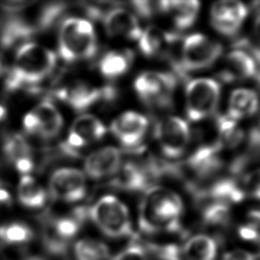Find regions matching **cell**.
Here are the masks:
<instances>
[{"label":"cell","instance_id":"cell-1","mask_svg":"<svg viewBox=\"0 0 260 260\" xmlns=\"http://www.w3.org/2000/svg\"><path fill=\"white\" fill-rule=\"evenodd\" d=\"M183 213L181 198L173 191L151 186L141 201L139 225L145 235L159 233L183 234L180 217Z\"/></svg>","mask_w":260,"mask_h":260},{"label":"cell","instance_id":"cell-2","mask_svg":"<svg viewBox=\"0 0 260 260\" xmlns=\"http://www.w3.org/2000/svg\"><path fill=\"white\" fill-rule=\"evenodd\" d=\"M56 62V55L51 50L35 43H25L19 46L14 67L7 76V91L28 88L38 91V85L52 74Z\"/></svg>","mask_w":260,"mask_h":260},{"label":"cell","instance_id":"cell-3","mask_svg":"<svg viewBox=\"0 0 260 260\" xmlns=\"http://www.w3.org/2000/svg\"><path fill=\"white\" fill-rule=\"evenodd\" d=\"M97 39L91 22L83 18H68L60 25L58 50L62 60L75 62L90 59L97 52Z\"/></svg>","mask_w":260,"mask_h":260},{"label":"cell","instance_id":"cell-4","mask_svg":"<svg viewBox=\"0 0 260 260\" xmlns=\"http://www.w3.org/2000/svg\"><path fill=\"white\" fill-rule=\"evenodd\" d=\"M88 218L110 238L117 239L133 235L129 210L114 196L101 197L88 209Z\"/></svg>","mask_w":260,"mask_h":260},{"label":"cell","instance_id":"cell-5","mask_svg":"<svg viewBox=\"0 0 260 260\" xmlns=\"http://www.w3.org/2000/svg\"><path fill=\"white\" fill-rule=\"evenodd\" d=\"M223 47L219 43L199 33L184 39L178 70L180 73L207 69L219 59Z\"/></svg>","mask_w":260,"mask_h":260},{"label":"cell","instance_id":"cell-6","mask_svg":"<svg viewBox=\"0 0 260 260\" xmlns=\"http://www.w3.org/2000/svg\"><path fill=\"white\" fill-rule=\"evenodd\" d=\"M221 88L211 78L190 81L186 88V111L188 119L197 122L211 116L217 109Z\"/></svg>","mask_w":260,"mask_h":260},{"label":"cell","instance_id":"cell-7","mask_svg":"<svg viewBox=\"0 0 260 260\" xmlns=\"http://www.w3.org/2000/svg\"><path fill=\"white\" fill-rule=\"evenodd\" d=\"M176 79L173 75L156 71L141 73L134 82V89L148 106L166 109L172 105Z\"/></svg>","mask_w":260,"mask_h":260},{"label":"cell","instance_id":"cell-8","mask_svg":"<svg viewBox=\"0 0 260 260\" xmlns=\"http://www.w3.org/2000/svg\"><path fill=\"white\" fill-rule=\"evenodd\" d=\"M155 137L166 157L178 158L186 151L189 143V126L185 120L168 116L156 123Z\"/></svg>","mask_w":260,"mask_h":260},{"label":"cell","instance_id":"cell-9","mask_svg":"<svg viewBox=\"0 0 260 260\" xmlns=\"http://www.w3.org/2000/svg\"><path fill=\"white\" fill-rule=\"evenodd\" d=\"M49 192L54 200L65 203L83 200L87 192L84 173L70 167L56 170L50 178Z\"/></svg>","mask_w":260,"mask_h":260},{"label":"cell","instance_id":"cell-10","mask_svg":"<svg viewBox=\"0 0 260 260\" xmlns=\"http://www.w3.org/2000/svg\"><path fill=\"white\" fill-rule=\"evenodd\" d=\"M248 15V7L238 1H219L211 7V24L225 37L238 34Z\"/></svg>","mask_w":260,"mask_h":260},{"label":"cell","instance_id":"cell-11","mask_svg":"<svg viewBox=\"0 0 260 260\" xmlns=\"http://www.w3.org/2000/svg\"><path fill=\"white\" fill-rule=\"evenodd\" d=\"M106 132L105 125L96 116L82 115L72 123L63 149L68 154L74 155L79 148L102 140Z\"/></svg>","mask_w":260,"mask_h":260},{"label":"cell","instance_id":"cell-12","mask_svg":"<svg viewBox=\"0 0 260 260\" xmlns=\"http://www.w3.org/2000/svg\"><path fill=\"white\" fill-rule=\"evenodd\" d=\"M148 127L147 117L140 113H123L111 123L113 135L125 148H136L143 141Z\"/></svg>","mask_w":260,"mask_h":260},{"label":"cell","instance_id":"cell-13","mask_svg":"<svg viewBox=\"0 0 260 260\" xmlns=\"http://www.w3.org/2000/svg\"><path fill=\"white\" fill-rule=\"evenodd\" d=\"M56 95L58 98L67 102L71 108L83 111L102 100L114 98L116 91L110 87L98 89L83 82H76L70 87L60 89Z\"/></svg>","mask_w":260,"mask_h":260},{"label":"cell","instance_id":"cell-14","mask_svg":"<svg viewBox=\"0 0 260 260\" xmlns=\"http://www.w3.org/2000/svg\"><path fill=\"white\" fill-rule=\"evenodd\" d=\"M103 25L107 34L115 38L139 40L142 33L137 17L121 7L104 13Z\"/></svg>","mask_w":260,"mask_h":260},{"label":"cell","instance_id":"cell-15","mask_svg":"<svg viewBox=\"0 0 260 260\" xmlns=\"http://www.w3.org/2000/svg\"><path fill=\"white\" fill-rule=\"evenodd\" d=\"M122 166V154L115 147H105L92 152L85 162V173L93 179L116 175Z\"/></svg>","mask_w":260,"mask_h":260},{"label":"cell","instance_id":"cell-16","mask_svg":"<svg viewBox=\"0 0 260 260\" xmlns=\"http://www.w3.org/2000/svg\"><path fill=\"white\" fill-rule=\"evenodd\" d=\"M154 179L155 176L148 164L147 166H141L134 162H127L121 166L111 185L128 192L147 191L151 187L150 185Z\"/></svg>","mask_w":260,"mask_h":260},{"label":"cell","instance_id":"cell-17","mask_svg":"<svg viewBox=\"0 0 260 260\" xmlns=\"http://www.w3.org/2000/svg\"><path fill=\"white\" fill-rule=\"evenodd\" d=\"M257 66L249 53L234 49L225 57V66L219 73L222 80L226 83L255 78Z\"/></svg>","mask_w":260,"mask_h":260},{"label":"cell","instance_id":"cell-18","mask_svg":"<svg viewBox=\"0 0 260 260\" xmlns=\"http://www.w3.org/2000/svg\"><path fill=\"white\" fill-rule=\"evenodd\" d=\"M178 40V36L150 26L142 31L139 39V48L147 57L159 56L166 53Z\"/></svg>","mask_w":260,"mask_h":260},{"label":"cell","instance_id":"cell-19","mask_svg":"<svg viewBox=\"0 0 260 260\" xmlns=\"http://www.w3.org/2000/svg\"><path fill=\"white\" fill-rule=\"evenodd\" d=\"M33 113L38 120V136L43 140H51L60 134L63 119L52 102L47 100L40 102Z\"/></svg>","mask_w":260,"mask_h":260},{"label":"cell","instance_id":"cell-20","mask_svg":"<svg viewBox=\"0 0 260 260\" xmlns=\"http://www.w3.org/2000/svg\"><path fill=\"white\" fill-rule=\"evenodd\" d=\"M200 9L197 1H161L160 10L169 14L175 28L186 30L191 28L197 21Z\"/></svg>","mask_w":260,"mask_h":260},{"label":"cell","instance_id":"cell-21","mask_svg":"<svg viewBox=\"0 0 260 260\" xmlns=\"http://www.w3.org/2000/svg\"><path fill=\"white\" fill-rule=\"evenodd\" d=\"M259 109L258 95L250 89L240 88L233 91L229 99L228 116L238 121L253 116Z\"/></svg>","mask_w":260,"mask_h":260},{"label":"cell","instance_id":"cell-22","mask_svg":"<svg viewBox=\"0 0 260 260\" xmlns=\"http://www.w3.org/2000/svg\"><path fill=\"white\" fill-rule=\"evenodd\" d=\"M186 260H215L218 245L214 238L205 235H197L186 241L182 248Z\"/></svg>","mask_w":260,"mask_h":260},{"label":"cell","instance_id":"cell-23","mask_svg":"<svg viewBox=\"0 0 260 260\" xmlns=\"http://www.w3.org/2000/svg\"><path fill=\"white\" fill-rule=\"evenodd\" d=\"M132 58L133 56L128 51L113 50L102 56L99 62V70L105 78H119L129 71Z\"/></svg>","mask_w":260,"mask_h":260},{"label":"cell","instance_id":"cell-24","mask_svg":"<svg viewBox=\"0 0 260 260\" xmlns=\"http://www.w3.org/2000/svg\"><path fill=\"white\" fill-rule=\"evenodd\" d=\"M18 197L25 207L38 209L46 204L47 196L46 190L36 181L34 178L25 175L19 183Z\"/></svg>","mask_w":260,"mask_h":260},{"label":"cell","instance_id":"cell-25","mask_svg":"<svg viewBox=\"0 0 260 260\" xmlns=\"http://www.w3.org/2000/svg\"><path fill=\"white\" fill-rule=\"evenodd\" d=\"M217 128L219 134L218 142L222 148H236L245 139V134L243 129L238 126L237 121L228 115L218 116Z\"/></svg>","mask_w":260,"mask_h":260},{"label":"cell","instance_id":"cell-26","mask_svg":"<svg viewBox=\"0 0 260 260\" xmlns=\"http://www.w3.org/2000/svg\"><path fill=\"white\" fill-rule=\"evenodd\" d=\"M76 260H107L109 257V250L105 243L98 240L85 238L75 244Z\"/></svg>","mask_w":260,"mask_h":260},{"label":"cell","instance_id":"cell-27","mask_svg":"<svg viewBox=\"0 0 260 260\" xmlns=\"http://www.w3.org/2000/svg\"><path fill=\"white\" fill-rule=\"evenodd\" d=\"M202 219L205 226L211 229L228 228L231 220V211L228 204L211 203L204 208Z\"/></svg>","mask_w":260,"mask_h":260},{"label":"cell","instance_id":"cell-28","mask_svg":"<svg viewBox=\"0 0 260 260\" xmlns=\"http://www.w3.org/2000/svg\"><path fill=\"white\" fill-rule=\"evenodd\" d=\"M3 151L7 158L14 164L20 159L32 157L30 146L21 134L7 135L4 141Z\"/></svg>","mask_w":260,"mask_h":260},{"label":"cell","instance_id":"cell-29","mask_svg":"<svg viewBox=\"0 0 260 260\" xmlns=\"http://www.w3.org/2000/svg\"><path fill=\"white\" fill-rule=\"evenodd\" d=\"M33 237L31 229L21 223H12L0 226V241L7 244L28 243Z\"/></svg>","mask_w":260,"mask_h":260},{"label":"cell","instance_id":"cell-30","mask_svg":"<svg viewBox=\"0 0 260 260\" xmlns=\"http://www.w3.org/2000/svg\"><path fill=\"white\" fill-rule=\"evenodd\" d=\"M148 254L158 260H184L182 249L174 243L157 244V243L141 242Z\"/></svg>","mask_w":260,"mask_h":260},{"label":"cell","instance_id":"cell-31","mask_svg":"<svg viewBox=\"0 0 260 260\" xmlns=\"http://www.w3.org/2000/svg\"><path fill=\"white\" fill-rule=\"evenodd\" d=\"M246 149L245 153L241 155L249 166L260 160V127H255L250 131L247 138Z\"/></svg>","mask_w":260,"mask_h":260},{"label":"cell","instance_id":"cell-32","mask_svg":"<svg viewBox=\"0 0 260 260\" xmlns=\"http://www.w3.org/2000/svg\"><path fill=\"white\" fill-rule=\"evenodd\" d=\"M148 255L141 241L137 237H134L130 246L116 254L112 260H147Z\"/></svg>","mask_w":260,"mask_h":260},{"label":"cell","instance_id":"cell-33","mask_svg":"<svg viewBox=\"0 0 260 260\" xmlns=\"http://www.w3.org/2000/svg\"><path fill=\"white\" fill-rule=\"evenodd\" d=\"M241 181L246 194L260 200V169L248 173Z\"/></svg>","mask_w":260,"mask_h":260},{"label":"cell","instance_id":"cell-34","mask_svg":"<svg viewBox=\"0 0 260 260\" xmlns=\"http://www.w3.org/2000/svg\"><path fill=\"white\" fill-rule=\"evenodd\" d=\"M134 10L142 17H151L152 15L160 10V2L149 1H134L132 3Z\"/></svg>","mask_w":260,"mask_h":260},{"label":"cell","instance_id":"cell-35","mask_svg":"<svg viewBox=\"0 0 260 260\" xmlns=\"http://www.w3.org/2000/svg\"><path fill=\"white\" fill-rule=\"evenodd\" d=\"M238 234L242 239L248 241V242H255V243H259L260 234L257 230L248 225L247 223L240 226L238 229Z\"/></svg>","mask_w":260,"mask_h":260},{"label":"cell","instance_id":"cell-36","mask_svg":"<svg viewBox=\"0 0 260 260\" xmlns=\"http://www.w3.org/2000/svg\"><path fill=\"white\" fill-rule=\"evenodd\" d=\"M222 260H256V257L246 250H234L225 254Z\"/></svg>","mask_w":260,"mask_h":260},{"label":"cell","instance_id":"cell-37","mask_svg":"<svg viewBox=\"0 0 260 260\" xmlns=\"http://www.w3.org/2000/svg\"><path fill=\"white\" fill-rule=\"evenodd\" d=\"M23 126L28 134H38V120L33 112L28 113L23 119Z\"/></svg>","mask_w":260,"mask_h":260},{"label":"cell","instance_id":"cell-38","mask_svg":"<svg viewBox=\"0 0 260 260\" xmlns=\"http://www.w3.org/2000/svg\"><path fill=\"white\" fill-rule=\"evenodd\" d=\"M14 166L19 173L27 174L32 172V170L34 168L33 158L28 157V158L20 159L14 162Z\"/></svg>","mask_w":260,"mask_h":260},{"label":"cell","instance_id":"cell-39","mask_svg":"<svg viewBox=\"0 0 260 260\" xmlns=\"http://www.w3.org/2000/svg\"><path fill=\"white\" fill-rule=\"evenodd\" d=\"M246 223L260 234V210L256 209L249 211L247 215Z\"/></svg>","mask_w":260,"mask_h":260},{"label":"cell","instance_id":"cell-40","mask_svg":"<svg viewBox=\"0 0 260 260\" xmlns=\"http://www.w3.org/2000/svg\"><path fill=\"white\" fill-rule=\"evenodd\" d=\"M12 204V198L10 193L7 190L0 188V210L10 207Z\"/></svg>","mask_w":260,"mask_h":260},{"label":"cell","instance_id":"cell-41","mask_svg":"<svg viewBox=\"0 0 260 260\" xmlns=\"http://www.w3.org/2000/svg\"><path fill=\"white\" fill-rule=\"evenodd\" d=\"M254 32H255L256 38H257L260 44V12L257 13V17L255 19V22H254Z\"/></svg>","mask_w":260,"mask_h":260},{"label":"cell","instance_id":"cell-42","mask_svg":"<svg viewBox=\"0 0 260 260\" xmlns=\"http://www.w3.org/2000/svg\"><path fill=\"white\" fill-rule=\"evenodd\" d=\"M7 71V62L2 54H0V76H2Z\"/></svg>","mask_w":260,"mask_h":260},{"label":"cell","instance_id":"cell-43","mask_svg":"<svg viewBox=\"0 0 260 260\" xmlns=\"http://www.w3.org/2000/svg\"><path fill=\"white\" fill-rule=\"evenodd\" d=\"M7 116V109L3 106L0 105V122L3 121L4 118Z\"/></svg>","mask_w":260,"mask_h":260},{"label":"cell","instance_id":"cell-44","mask_svg":"<svg viewBox=\"0 0 260 260\" xmlns=\"http://www.w3.org/2000/svg\"><path fill=\"white\" fill-rule=\"evenodd\" d=\"M7 13L4 9L3 7H2V5H1V2H0V23L2 22L3 21L4 17L7 15Z\"/></svg>","mask_w":260,"mask_h":260},{"label":"cell","instance_id":"cell-45","mask_svg":"<svg viewBox=\"0 0 260 260\" xmlns=\"http://www.w3.org/2000/svg\"><path fill=\"white\" fill-rule=\"evenodd\" d=\"M21 260H45L42 257L38 256H29V257H23Z\"/></svg>","mask_w":260,"mask_h":260},{"label":"cell","instance_id":"cell-46","mask_svg":"<svg viewBox=\"0 0 260 260\" xmlns=\"http://www.w3.org/2000/svg\"><path fill=\"white\" fill-rule=\"evenodd\" d=\"M0 260H7V257L5 256V254L1 250H0Z\"/></svg>","mask_w":260,"mask_h":260}]
</instances>
